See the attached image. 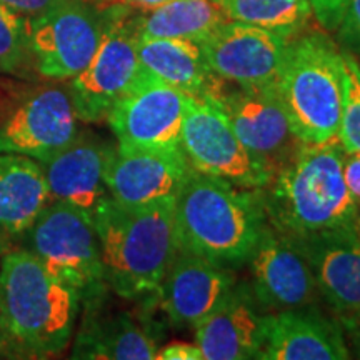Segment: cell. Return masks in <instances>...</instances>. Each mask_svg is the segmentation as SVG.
<instances>
[{
	"label": "cell",
	"mask_w": 360,
	"mask_h": 360,
	"mask_svg": "<svg viewBox=\"0 0 360 360\" xmlns=\"http://www.w3.org/2000/svg\"><path fill=\"white\" fill-rule=\"evenodd\" d=\"M214 101L227 115L238 141L272 172L302 146L290 127L274 84L262 89L236 85L231 90L224 85Z\"/></svg>",
	"instance_id": "cell-13"
},
{
	"label": "cell",
	"mask_w": 360,
	"mask_h": 360,
	"mask_svg": "<svg viewBox=\"0 0 360 360\" xmlns=\"http://www.w3.org/2000/svg\"><path fill=\"white\" fill-rule=\"evenodd\" d=\"M337 321H339L342 332H344L350 357L360 359V309L352 314L340 315V317H337Z\"/></svg>",
	"instance_id": "cell-30"
},
{
	"label": "cell",
	"mask_w": 360,
	"mask_h": 360,
	"mask_svg": "<svg viewBox=\"0 0 360 360\" xmlns=\"http://www.w3.org/2000/svg\"><path fill=\"white\" fill-rule=\"evenodd\" d=\"M155 359L159 360H204L202 350L197 344L172 342L157 350Z\"/></svg>",
	"instance_id": "cell-32"
},
{
	"label": "cell",
	"mask_w": 360,
	"mask_h": 360,
	"mask_svg": "<svg viewBox=\"0 0 360 360\" xmlns=\"http://www.w3.org/2000/svg\"><path fill=\"white\" fill-rule=\"evenodd\" d=\"M139 37L204 40L229 22L217 0H170L134 17Z\"/></svg>",
	"instance_id": "cell-23"
},
{
	"label": "cell",
	"mask_w": 360,
	"mask_h": 360,
	"mask_svg": "<svg viewBox=\"0 0 360 360\" xmlns=\"http://www.w3.org/2000/svg\"><path fill=\"white\" fill-rule=\"evenodd\" d=\"M77 120L69 89L35 90L0 125V154L51 159L77 137Z\"/></svg>",
	"instance_id": "cell-14"
},
{
	"label": "cell",
	"mask_w": 360,
	"mask_h": 360,
	"mask_svg": "<svg viewBox=\"0 0 360 360\" xmlns=\"http://www.w3.org/2000/svg\"><path fill=\"white\" fill-rule=\"evenodd\" d=\"M141 67L192 97H217L227 84L207 64L200 42L191 39L139 37Z\"/></svg>",
	"instance_id": "cell-22"
},
{
	"label": "cell",
	"mask_w": 360,
	"mask_h": 360,
	"mask_svg": "<svg viewBox=\"0 0 360 360\" xmlns=\"http://www.w3.org/2000/svg\"><path fill=\"white\" fill-rule=\"evenodd\" d=\"M180 148L195 172L244 188L265 187L274 172L238 141L227 115L210 97H188Z\"/></svg>",
	"instance_id": "cell-7"
},
{
	"label": "cell",
	"mask_w": 360,
	"mask_h": 360,
	"mask_svg": "<svg viewBox=\"0 0 360 360\" xmlns=\"http://www.w3.org/2000/svg\"><path fill=\"white\" fill-rule=\"evenodd\" d=\"M229 20L295 37L312 19L309 0H217Z\"/></svg>",
	"instance_id": "cell-25"
},
{
	"label": "cell",
	"mask_w": 360,
	"mask_h": 360,
	"mask_svg": "<svg viewBox=\"0 0 360 360\" xmlns=\"http://www.w3.org/2000/svg\"><path fill=\"white\" fill-rule=\"evenodd\" d=\"M157 350V342L147 328L122 314L112 319L85 322L72 357L154 360Z\"/></svg>",
	"instance_id": "cell-24"
},
{
	"label": "cell",
	"mask_w": 360,
	"mask_h": 360,
	"mask_svg": "<svg viewBox=\"0 0 360 360\" xmlns=\"http://www.w3.org/2000/svg\"><path fill=\"white\" fill-rule=\"evenodd\" d=\"M52 197L42 165L17 154H0V252H11Z\"/></svg>",
	"instance_id": "cell-21"
},
{
	"label": "cell",
	"mask_w": 360,
	"mask_h": 360,
	"mask_svg": "<svg viewBox=\"0 0 360 360\" xmlns=\"http://www.w3.org/2000/svg\"><path fill=\"white\" fill-rule=\"evenodd\" d=\"M29 62V17L0 6V74H17Z\"/></svg>",
	"instance_id": "cell-26"
},
{
	"label": "cell",
	"mask_w": 360,
	"mask_h": 360,
	"mask_svg": "<svg viewBox=\"0 0 360 360\" xmlns=\"http://www.w3.org/2000/svg\"><path fill=\"white\" fill-rule=\"evenodd\" d=\"M188 94L141 69L107 122L122 148L170 150L180 147Z\"/></svg>",
	"instance_id": "cell-10"
},
{
	"label": "cell",
	"mask_w": 360,
	"mask_h": 360,
	"mask_svg": "<svg viewBox=\"0 0 360 360\" xmlns=\"http://www.w3.org/2000/svg\"><path fill=\"white\" fill-rule=\"evenodd\" d=\"M267 224L259 191L195 170L175 199L179 250L225 269L244 267Z\"/></svg>",
	"instance_id": "cell-2"
},
{
	"label": "cell",
	"mask_w": 360,
	"mask_h": 360,
	"mask_svg": "<svg viewBox=\"0 0 360 360\" xmlns=\"http://www.w3.org/2000/svg\"><path fill=\"white\" fill-rule=\"evenodd\" d=\"M122 2L127 4V6L141 8V11H147V8L162 6V4L170 2V0H122Z\"/></svg>",
	"instance_id": "cell-34"
},
{
	"label": "cell",
	"mask_w": 360,
	"mask_h": 360,
	"mask_svg": "<svg viewBox=\"0 0 360 360\" xmlns=\"http://www.w3.org/2000/svg\"><path fill=\"white\" fill-rule=\"evenodd\" d=\"M114 152L92 134H77L65 148L51 159L39 162L47 179L52 200H62L94 214L109 197L105 175Z\"/></svg>",
	"instance_id": "cell-20"
},
{
	"label": "cell",
	"mask_w": 360,
	"mask_h": 360,
	"mask_svg": "<svg viewBox=\"0 0 360 360\" xmlns=\"http://www.w3.org/2000/svg\"><path fill=\"white\" fill-rule=\"evenodd\" d=\"M312 7L314 19L321 24L327 32H335L342 15H344L347 0H309Z\"/></svg>",
	"instance_id": "cell-29"
},
{
	"label": "cell",
	"mask_w": 360,
	"mask_h": 360,
	"mask_svg": "<svg viewBox=\"0 0 360 360\" xmlns=\"http://www.w3.org/2000/svg\"><path fill=\"white\" fill-rule=\"evenodd\" d=\"M57 0H0V6L24 13L27 17H35L47 11Z\"/></svg>",
	"instance_id": "cell-33"
},
{
	"label": "cell",
	"mask_w": 360,
	"mask_h": 360,
	"mask_svg": "<svg viewBox=\"0 0 360 360\" xmlns=\"http://www.w3.org/2000/svg\"><path fill=\"white\" fill-rule=\"evenodd\" d=\"M339 139L302 143L259 188L269 224L290 238L360 231V205L342 174Z\"/></svg>",
	"instance_id": "cell-1"
},
{
	"label": "cell",
	"mask_w": 360,
	"mask_h": 360,
	"mask_svg": "<svg viewBox=\"0 0 360 360\" xmlns=\"http://www.w3.org/2000/svg\"><path fill=\"white\" fill-rule=\"evenodd\" d=\"M342 174H344L345 186L350 195L360 205V152H345L342 162Z\"/></svg>",
	"instance_id": "cell-31"
},
{
	"label": "cell",
	"mask_w": 360,
	"mask_h": 360,
	"mask_svg": "<svg viewBox=\"0 0 360 360\" xmlns=\"http://www.w3.org/2000/svg\"><path fill=\"white\" fill-rule=\"evenodd\" d=\"M236 283L232 269L180 252L159 285L160 304L177 328H195Z\"/></svg>",
	"instance_id": "cell-17"
},
{
	"label": "cell",
	"mask_w": 360,
	"mask_h": 360,
	"mask_svg": "<svg viewBox=\"0 0 360 360\" xmlns=\"http://www.w3.org/2000/svg\"><path fill=\"white\" fill-rule=\"evenodd\" d=\"M139 34L134 17L115 11L105 17V27L92 60L72 79L69 94L77 119L94 124L107 120L141 74L137 52Z\"/></svg>",
	"instance_id": "cell-8"
},
{
	"label": "cell",
	"mask_w": 360,
	"mask_h": 360,
	"mask_svg": "<svg viewBox=\"0 0 360 360\" xmlns=\"http://www.w3.org/2000/svg\"><path fill=\"white\" fill-rule=\"evenodd\" d=\"M335 34L342 51L360 56V0H347Z\"/></svg>",
	"instance_id": "cell-28"
},
{
	"label": "cell",
	"mask_w": 360,
	"mask_h": 360,
	"mask_svg": "<svg viewBox=\"0 0 360 360\" xmlns=\"http://www.w3.org/2000/svg\"><path fill=\"white\" fill-rule=\"evenodd\" d=\"M193 330L204 360L259 359L267 334V312L254 299L249 285L233 283Z\"/></svg>",
	"instance_id": "cell-16"
},
{
	"label": "cell",
	"mask_w": 360,
	"mask_h": 360,
	"mask_svg": "<svg viewBox=\"0 0 360 360\" xmlns=\"http://www.w3.org/2000/svg\"><path fill=\"white\" fill-rule=\"evenodd\" d=\"M347 342L337 319L315 305L267 314V334L259 360H347Z\"/></svg>",
	"instance_id": "cell-18"
},
{
	"label": "cell",
	"mask_w": 360,
	"mask_h": 360,
	"mask_svg": "<svg viewBox=\"0 0 360 360\" xmlns=\"http://www.w3.org/2000/svg\"><path fill=\"white\" fill-rule=\"evenodd\" d=\"M44 267L70 285L80 299L96 297L103 283L101 244L92 214L51 200L20 242Z\"/></svg>",
	"instance_id": "cell-6"
},
{
	"label": "cell",
	"mask_w": 360,
	"mask_h": 360,
	"mask_svg": "<svg viewBox=\"0 0 360 360\" xmlns=\"http://www.w3.org/2000/svg\"><path fill=\"white\" fill-rule=\"evenodd\" d=\"M105 17L85 0H57L47 11L29 17L32 64L53 80L74 79L101 44Z\"/></svg>",
	"instance_id": "cell-9"
},
{
	"label": "cell",
	"mask_w": 360,
	"mask_h": 360,
	"mask_svg": "<svg viewBox=\"0 0 360 360\" xmlns=\"http://www.w3.org/2000/svg\"><path fill=\"white\" fill-rule=\"evenodd\" d=\"M2 350H4V345H2V335H0V354H2Z\"/></svg>",
	"instance_id": "cell-35"
},
{
	"label": "cell",
	"mask_w": 360,
	"mask_h": 360,
	"mask_svg": "<svg viewBox=\"0 0 360 360\" xmlns=\"http://www.w3.org/2000/svg\"><path fill=\"white\" fill-rule=\"evenodd\" d=\"M245 265L250 277L247 285L267 314L309 307L321 299L307 259L292 238L270 224L265 225Z\"/></svg>",
	"instance_id": "cell-12"
},
{
	"label": "cell",
	"mask_w": 360,
	"mask_h": 360,
	"mask_svg": "<svg viewBox=\"0 0 360 360\" xmlns=\"http://www.w3.org/2000/svg\"><path fill=\"white\" fill-rule=\"evenodd\" d=\"M92 219L105 287L122 299H139L159 289L179 254L175 200L132 207L107 197Z\"/></svg>",
	"instance_id": "cell-3"
},
{
	"label": "cell",
	"mask_w": 360,
	"mask_h": 360,
	"mask_svg": "<svg viewBox=\"0 0 360 360\" xmlns=\"http://www.w3.org/2000/svg\"><path fill=\"white\" fill-rule=\"evenodd\" d=\"M277 97L302 143L339 139L344 101V58L323 32L290 39L276 82Z\"/></svg>",
	"instance_id": "cell-5"
},
{
	"label": "cell",
	"mask_w": 360,
	"mask_h": 360,
	"mask_svg": "<svg viewBox=\"0 0 360 360\" xmlns=\"http://www.w3.org/2000/svg\"><path fill=\"white\" fill-rule=\"evenodd\" d=\"M344 58V101L339 142L345 152H360V64L354 53L342 51Z\"/></svg>",
	"instance_id": "cell-27"
},
{
	"label": "cell",
	"mask_w": 360,
	"mask_h": 360,
	"mask_svg": "<svg viewBox=\"0 0 360 360\" xmlns=\"http://www.w3.org/2000/svg\"><path fill=\"white\" fill-rule=\"evenodd\" d=\"M292 242L307 259L321 299L337 317L359 310L360 231L327 232Z\"/></svg>",
	"instance_id": "cell-19"
},
{
	"label": "cell",
	"mask_w": 360,
	"mask_h": 360,
	"mask_svg": "<svg viewBox=\"0 0 360 360\" xmlns=\"http://www.w3.org/2000/svg\"><path fill=\"white\" fill-rule=\"evenodd\" d=\"M289 44L285 35L233 20L200 40L214 74L242 89H262L276 82Z\"/></svg>",
	"instance_id": "cell-11"
},
{
	"label": "cell",
	"mask_w": 360,
	"mask_h": 360,
	"mask_svg": "<svg viewBox=\"0 0 360 360\" xmlns=\"http://www.w3.org/2000/svg\"><path fill=\"white\" fill-rule=\"evenodd\" d=\"M77 292L24 249L7 252L0 267L2 345L25 357L64 352L79 314Z\"/></svg>",
	"instance_id": "cell-4"
},
{
	"label": "cell",
	"mask_w": 360,
	"mask_h": 360,
	"mask_svg": "<svg viewBox=\"0 0 360 360\" xmlns=\"http://www.w3.org/2000/svg\"><path fill=\"white\" fill-rule=\"evenodd\" d=\"M193 169L182 148L142 150L114 147L105 182L109 197L122 205L175 200Z\"/></svg>",
	"instance_id": "cell-15"
}]
</instances>
